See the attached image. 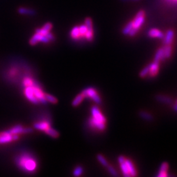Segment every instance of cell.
Segmentation results:
<instances>
[{
    "label": "cell",
    "mask_w": 177,
    "mask_h": 177,
    "mask_svg": "<svg viewBox=\"0 0 177 177\" xmlns=\"http://www.w3.org/2000/svg\"><path fill=\"white\" fill-rule=\"evenodd\" d=\"M159 62L154 61V63L150 64V72L149 74L151 76H156L159 70Z\"/></svg>",
    "instance_id": "14"
},
{
    "label": "cell",
    "mask_w": 177,
    "mask_h": 177,
    "mask_svg": "<svg viewBox=\"0 0 177 177\" xmlns=\"http://www.w3.org/2000/svg\"><path fill=\"white\" fill-rule=\"evenodd\" d=\"M106 167H107V169L108 170V172L112 176H118V174H117V171H116V169H115L113 167H112V166H110V165H108Z\"/></svg>",
    "instance_id": "34"
},
{
    "label": "cell",
    "mask_w": 177,
    "mask_h": 177,
    "mask_svg": "<svg viewBox=\"0 0 177 177\" xmlns=\"http://www.w3.org/2000/svg\"><path fill=\"white\" fill-rule=\"evenodd\" d=\"M175 32L172 30H169L167 32L165 36H164V41L163 43L164 45H171V43L172 42V40L174 39Z\"/></svg>",
    "instance_id": "13"
},
{
    "label": "cell",
    "mask_w": 177,
    "mask_h": 177,
    "mask_svg": "<svg viewBox=\"0 0 177 177\" xmlns=\"http://www.w3.org/2000/svg\"><path fill=\"white\" fill-rule=\"evenodd\" d=\"M117 160H118V161H119V164H120V163H124L125 161V158L123 156H119V157H118V159H117Z\"/></svg>",
    "instance_id": "37"
},
{
    "label": "cell",
    "mask_w": 177,
    "mask_h": 177,
    "mask_svg": "<svg viewBox=\"0 0 177 177\" xmlns=\"http://www.w3.org/2000/svg\"><path fill=\"white\" fill-rule=\"evenodd\" d=\"M19 139L18 135H11L9 131L3 132L0 134V144L10 143L13 140H17Z\"/></svg>",
    "instance_id": "5"
},
{
    "label": "cell",
    "mask_w": 177,
    "mask_h": 177,
    "mask_svg": "<svg viewBox=\"0 0 177 177\" xmlns=\"http://www.w3.org/2000/svg\"><path fill=\"white\" fill-rule=\"evenodd\" d=\"M89 123L92 127L96 128V129H98L100 131H103L106 127L105 123L96 120V119L92 118V117H91L89 119Z\"/></svg>",
    "instance_id": "10"
},
{
    "label": "cell",
    "mask_w": 177,
    "mask_h": 177,
    "mask_svg": "<svg viewBox=\"0 0 177 177\" xmlns=\"http://www.w3.org/2000/svg\"><path fill=\"white\" fill-rule=\"evenodd\" d=\"M52 28V24L51 23H47L45 24L43 27L40 29H37L35 30V32L38 33L43 35H45L48 32H50V30Z\"/></svg>",
    "instance_id": "12"
},
{
    "label": "cell",
    "mask_w": 177,
    "mask_h": 177,
    "mask_svg": "<svg viewBox=\"0 0 177 177\" xmlns=\"http://www.w3.org/2000/svg\"><path fill=\"white\" fill-rule=\"evenodd\" d=\"M83 173V168L80 166L77 167L76 169H74L73 174L75 176H79Z\"/></svg>",
    "instance_id": "33"
},
{
    "label": "cell",
    "mask_w": 177,
    "mask_h": 177,
    "mask_svg": "<svg viewBox=\"0 0 177 177\" xmlns=\"http://www.w3.org/2000/svg\"><path fill=\"white\" fill-rule=\"evenodd\" d=\"M33 85V84H32ZM32 85H28V86H26V87L24 89V94L25 96L30 102H32L34 104H38L39 101L38 99L35 98V96L34 94V91H33V87Z\"/></svg>",
    "instance_id": "7"
},
{
    "label": "cell",
    "mask_w": 177,
    "mask_h": 177,
    "mask_svg": "<svg viewBox=\"0 0 177 177\" xmlns=\"http://www.w3.org/2000/svg\"><path fill=\"white\" fill-rule=\"evenodd\" d=\"M45 98L47 101L50 102L51 103H52V104H56L57 103V101H58L55 96H53L49 94H45Z\"/></svg>",
    "instance_id": "30"
},
{
    "label": "cell",
    "mask_w": 177,
    "mask_h": 177,
    "mask_svg": "<svg viewBox=\"0 0 177 177\" xmlns=\"http://www.w3.org/2000/svg\"><path fill=\"white\" fill-rule=\"evenodd\" d=\"M145 20V12L143 10L139 11L137 14L136 15L134 20H132L133 22V28L131 30L129 35L130 36L132 37L136 34L138 32L139 28L141 27L144 23Z\"/></svg>",
    "instance_id": "2"
},
{
    "label": "cell",
    "mask_w": 177,
    "mask_h": 177,
    "mask_svg": "<svg viewBox=\"0 0 177 177\" xmlns=\"http://www.w3.org/2000/svg\"><path fill=\"white\" fill-rule=\"evenodd\" d=\"M163 1L165 2L166 3H169V4H171V5H177V0H163Z\"/></svg>",
    "instance_id": "36"
},
{
    "label": "cell",
    "mask_w": 177,
    "mask_h": 177,
    "mask_svg": "<svg viewBox=\"0 0 177 177\" xmlns=\"http://www.w3.org/2000/svg\"><path fill=\"white\" fill-rule=\"evenodd\" d=\"M163 54L165 57V59L169 58L171 55V45H165L163 47Z\"/></svg>",
    "instance_id": "24"
},
{
    "label": "cell",
    "mask_w": 177,
    "mask_h": 177,
    "mask_svg": "<svg viewBox=\"0 0 177 177\" xmlns=\"http://www.w3.org/2000/svg\"><path fill=\"white\" fill-rule=\"evenodd\" d=\"M122 2H139L140 0H121Z\"/></svg>",
    "instance_id": "38"
},
{
    "label": "cell",
    "mask_w": 177,
    "mask_h": 177,
    "mask_svg": "<svg viewBox=\"0 0 177 177\" xmlns=\"http://www.w3.org/2000/svg\"><path fill=\"white\" fill-rule=\"evenodd\" d=\"M34 127L36 129L40 130V131H45L49 127H50L49 123L46 121H43V122H39L35 123L34 125Z\"/></svg>",
    "instance_id": "16"
},
{
    "label": "cell",
    "mask_w": 177,
    "mask_h": 177,
    "mask_svg": "<svg viewBox=\"0 0 177 177\" xmlns=\"http://www.w3.org/2000/svg\"><path fill=\"white\" fill-rule=\"evenodd\" d=\"M165 59V57L163 54V48L159 49L156 52V55H155L154 57V61L159 62L160 60H164Z\"/></svg>",
    "instance_id": "19"
},
{
    "label": "cell",
    "mask_w": 177,
    "mask_h": 177,
    "mask_svg": "<svg viewBox=\"0 0 177 177\" xmlns=\"http://www.w3.org/2000/svg\"><path fill=\"white\" fill-rule=\"evenodd\" d=\"M81 94L84 96V98H85V97H90V98L93 100V101H95L96 104L101 103V99L100 98V96H99L98 94H97V92L93 88L90 87L85 88V90H83Z\"/></svg>",
    "instance_id": "3"
},
{
    "label": "cell",
    "mask_w": 177,
    "mask_h": 177,
    "mask_svg": "<svg viewBox=\"0 0 177 177\" xmlns=\"http://www.w3.org/2000/svg\"><path fill=\"white\" fill-rule=\"evenodd\" d=\"M139 116L143 119H144V120H146V121H152L153 119V116L151 114L144 111L140 112Z\"/></svg>",
    "instance_id": "23"
},
{
    "label": "cell",
    "mask_w": 177,
    "mask_h": 177,
    "mask_svg": "<svg viewBox=\"0 0 177 177\" xmlns=\"http://www.w3.org/2000/svg\"><path fill=\"white\" fill-rule=\"evenodd\" d=\"M148 35L150 38H157L160 39H163L165 36L162 32L156 28L150 29L148 32Z\"/></svg>",
    "instance_id": "11"
},
{
    "label": "cell",
    "mask_w": 177,
    "mask_h": 177,
    "mask_svg": "<svg viewBox=\"0 0 177 177\" xmlns=\"http://www.w3.org/2000/svg\"><path fill=\"white\" fill-rule=\"evenodd\" d=\"M176 103H177V100H176Z\"/></svg>",
    "instance_id": "40"
},
{
    "label": "cell",
    "mask_w": 177,
    "mask_h": 177,
    "mask_svg": "<svg viewBox=\"0 0 177 177\" xmlns=\"http://www.w3.org/2000/svg\"><path fill=\"white\" fill-rule=\"evenodd\" d=\"M45 36H47L48 38V39H49L50 41H54L55 40V36L53 35L52 34H51L50 32H48L46 35H45Z\"/></svg>",
    "instance_id": "35"
},
{
    "label": "cell",
    "mask_w": 177,
    "mask_h": 177,
    "mask_svg": "<svg viewBox=\"0 0 177 177\" xmlns=\"http://www.w3.org/2000/svg\"><path fill=\"white\" fill-rule=\"evenodd\" d=\"M70 35L72 38L74 39H79L80 38V34H79V26H75L74 27L70 32Z\"/></svg>",
    "instance_id": "20"
},
{
    "label": "cell",
    "mask_w": 177,
    "mask_h": 177,
    "mask_svg": "<svg viewBox=\"0 0 177 177\" xmlns=\"http://www.w3.org/2000/svg\"><path fill=\"white\" fill-rule=\"evenodd\" d=\"M168 164L167 163H163L160 166V169H159V174L157 175L158 177H165L167 176V171L168 169Z\"/></svg>",
    "instance_id": "17"
},
{
    "label": "cell",
    "mask_w": 177,
    "mask_h": 177,
    "mask_svg": "<svg viewBox=\"0 0 177 177\" xmlns=\"http://www.w3.org/2000/svg\"><path fill=\"white\" fill-rule=\"evenodd\" d=\"M91 114H92V117L94 118L96 120H98L99 121L106 123V118L103 116L99 109L96 107V106H92L91 108Z\"/></svg>",
    "instance_id": "8"
},
{
    "label": "cell",
    "mask_w": 177,
    "mask_h": 177,
    "mask_svg": "<svg viewBox=\"0 0 177 177\" xmlns=\"http://www.w3.org/2000/svg\"><path fill=\"white\" fill-rule=\"evenodd\" d=\"M173 109H174V110L175 112H177V103L175 104V105H174V106H173Z\"/></svg>",
    "instance_id": "39"
},
{
    "label": "cell",
    "mask_w": 177,
    "mask_h": 177,
    "mask_svg": "<svg viewBox=\"0 0 177 177\" xmlns=\"http://www.w3.org/2000/svg\"><path fill=\"white\" fill-rule=\"evenodd\" d=\"M156 99L160 102V103H165V104H171L172 103V99L170 98V97H168L165 95H159L156 96Z\"/></svg>",
    "instance_id": "18"
},
{
    "label": "cell",
    "mask_w": 177,
    "mask_h": 177,
    "mask_svg": "<svg viewBox=\"0 0 177 177\" xmlns=\"http://www.w3.org/2000/svg\"><path fill=\"white\" fill-rule=\"evenodd\" d=\"M96 158L97 159H98L99 161L101 163L102 165H103V166L104 167H107L108 165V161H106V159L104 158V157L103 156H102V155L100 154H99V155H97V156H96Z\"/></svg>",
    "instance_id": "28"
},
{
    "label": "cell",
    "mask_w": 177,
    "mask_h": 177,
    "mask_svg": "<svg viewBox=\"0 0 177 177\" xmlns=\"http://www.w3.org/2000/svg\"><path fill=\"white\" fill-rule=\"evenodd\" d=\"M33 131V129L31 128H24L21 125H19L15 126L14 127L11 128L10 130H9V132L11 135H19L21 133H30Z\"/></svg>",
    "instance_id": "6"
},
{
    "label": "cell",
    "mask_w": 177,
    "mask_h": 177,
    "mask_svg": "<svg viewBox=\"0 0 177 177\" xmlns=\"http://www.w3.org/2000/svg\"><path fill=\"white\" fill-rule=\"evenodd\" d=\"M83 99H84V96H83L82 94H80V95H78L76 97V98H75L74 99V100L72 101V106H78L79 104H80L81 103L82 100H83Z\"/></svg>",
    "instance_id": "27"
},
{
    "label": "cell",
    "mask_w": 177,
    "mask_h": 177,
    "mask_svg": "<svg viewBox=\"0 0 177 177\" xmlns=\"http://www.w3.org/2000/svg\"><path fill=\"white\" fill-rule=\"evenodd\" d=\"M125 163L127 166L128 169H129V172L131 176H136L137 173H136V169L133 164H132V163L131 161V160H129V159H125Z\"/></svg>",
    "instance_id": "15"
},
{
    "label": "cell",
    "mask_w": 177,
    "mask_h": 177,
    "mask_svg": "<svg viewBox=\"0 0 177 177\" xmlns=\"http://www.w3.org/2000/svg\"><path fill=\"white\" fill-rule=\"evenodd\" d=\"M79 34H80V36L85 37V35L87 32V28L85 26V24H82L81 26H79Z\"/></svg>",
    "instance_id": "29"
},
{
    "label": "cell",
    "mask_w": 177,
    "mask_h": 177,
    "mask_svg": "<svg viewBox=\"0 0 177 177\" xmlns=\"http://www.w3.org/2000/svg\"><path fill=\"white\" fill-rule=\"evenodd\" d=\"M45 132L49 136L53 137V138H57L59 136V133L56 130L52 129L51 127H49L47 129H46Z\"/></svg>",
    "instance_id": "26"
},
{
    "label": "cell",
    "mask_w": 177,
    "mask_h": 177,
    "mask_svg": "<svg viewBox=\"0 0 177 177\" xmlns=\"http://www.w3.org/2000/svg\"><path fill=\"white\" fill-rule=\"evenodd\" d=\"M120 167H121V171L123 172L124 176H125V177L131 176V175L129 174V169H128L127 166L125 163V161L124 163H120Z\"/></svg>",
    "instance_id": "25"
},
{
    "label": "cell",
    "mask_w": 177,
    "mask_h": 177,
    "mask_svg": "<svg viewBox=\"0 0 177 177\" xmlns=\"http://www.w3.org/2000/svg\"><path fill=\"white\" fill-rule=\"evenodd\" d=\"M33 87V91H34V94L35 96V98L38 99V100L40 103L43 104H47V101L46 100L45 98V94L43 93L42 91L41 90V88H39L38 84L36 83H33L32 85Z\"/></svg>",
    "instance_id": "4"
},
{
    "label": "cell",
    "mask_w": 177,
    "mask_h": 177,
    "mask_svg": "<svg viewBox=\"0 0 177 177\" xmlns=\"http://www.w3.org/2000/svg\"><path fill=\"white\" fill-rule=\"evenodd\" d=\"M85 24L87 26L88 30H93V29H92V22L91 18H86L85 20Z\"/></svg>",
    "instance_id": "31"
},
{
    "label": "cell",
    "mask_w": 177,
    "mask_h": 177,
    "mask_svg": "<svg viewBox=\"0 0 177 177\" xmlns=\"http://www.w3.org/2000/svg\"><path fill=\"white\" fill-rule=\"evenodd\" d=\"M17 165L25 172H33L37 167L36 161L34 157L28 154H23L16 159Z\"/></svg>",
    "instance_id": "1"
},
{
    "label": "cell",
    "mask_w": 177,
    "mask_h": 177,
    "mask_svg": "<svg viewBox=\"0 0 177 177\" xmlns=\"http://www.w3.org/2000/svg\"><path fill=\"white\" fill-rule=\"evenodd\" d=\"M133 28V22L131 21L129 22V23H128L125 26V28H124L122 30V33L124 35H129V32H131V30Z\"/></svg>",
    "instance_id": "22"
},
{
    "label": "cell",
    "mask_w": 177,
    "mask_h": 177,
    "mask_svg": "<svg viewBox=\"0 0 177 177\" xmlns=\"http://www.w3.org/2000/svg\"><path fill=\"white\" fill-rule=\"evenodd\" d=\"M42 36L41 34L35 32V34L33 35V37L30 39V44L31 45H34L38 42L40 41V38Z\"/></svg>",
    "instance_id": "21"
},
{
    "label": "cell",
    "mask_w": 177,
    "mask_h": 177,
    "mask_svg": "<svg viewBox=\"0 0 177 177\" xmlns=\"http://www.w3.org/2000/svg\"><path fill=\"white\" fill-rule=\"evenodd\" d=\"M150 72V65L147 66L146 67H145L144 69L142 70L141 72H140V76L141 78H144L145 76H146L148 74H149Z\"/></svg>",
    "instance_id": "32"
},
{
    "label": "cell",
    "mask_w": 177,
    "mask_h": 177,
    "mask_svg": "<svg viewBox=\"0 0 177 177\" xmlns=\"http://www.w3.org/2000/svg\"><path fill=\"white\" fill-rule=\"evenodd\" d=\"M17 12L20 15H30V16H34L36 15V11L32 9H29L26 7H20L17 9Z\"/></svg>",
    "instance_id": "9"
}]
</instances>
